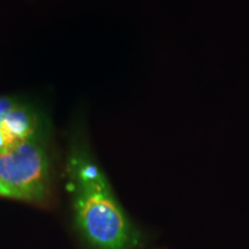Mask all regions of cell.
Segmentation results:
<instances>
[{"mask_svg":"<svg viewBox=\"0 0 249 249\" xmlns=\"http://www.w3.org/2000/svg\"><path fill=\"white\" fill-rule=\"evenodd\" d=\"M18 102L12 97H0V121H1L12 110L18 107Z\"/></svg>","mask_w":249,"mask_h":249,"instance_id":"obj_4","label":"cell"},{"mask_svg":"<svg viewBox=\"0 0 249 249\" xmlns=\"http://www.w3.org/2000/svg\"><path fill=\"white\" fill-rule=\"evenodd\" d=\"M0 178L21 201L43 202L50 187V160L39 136L0 150Z\"/></svg>","mask_w":249,"mask_h":249,"instance_id":"obj_2","label":"cell"},{"mask_svg":"<svg viewBox=\"0 0 249 249\" xmlns=\"http://www.w3.org/2000/svg\"><path fill=\"white\" fill-rule=\"evenodd\" d=\"M0 197H6V198H14V200H20L18 195L15 193L11 187L6 185L0 178Z\"/></svg>","mask_w":249,"mask_h":249,"instance_id":"obj_5","label":"cell"},{"mask_svg":"<svg viewBox=\"0 0 249 249\" xmlns=\"http://www.w3.org/2000/svg\"><path fill=\"white\" fill-rule=\"evenodd\" d=\"M74 222L90 249H140L142 234L118 201L107 174L88 152H71L67 163Z\"/></svg>","mask_w":249,"mask_h":249,"instance_id":"obj_1","label":"cell"},{"mask_svg":"<svg viewBox=\"0 0 249 249\" xmlns=\"http://www.w3.org/2000/svg\"><path fill=\"white\" fill-rule=\"evenodd\" d=\"M39 118L31 107L18 105L0 121V134L6 148L14 143L39 136Z\"/></svg>","mask_w":249,"mask_h":249,"instance_id":"obj_3","label":"cell"}]
</instances>
